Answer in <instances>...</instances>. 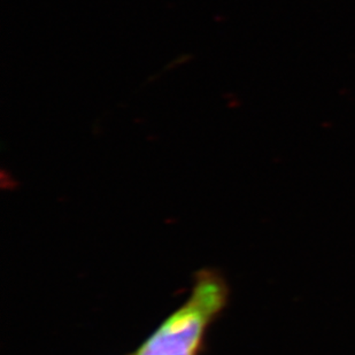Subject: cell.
<instances>
[{"label":"cell","instance_id":"6da1fadb","mask_svg":"<svg viewBox=\"0 0 355 355\" xmlns=\"http://www.w3.org/2000/svg\"><path fill=\"white\" fill-rule=\"evenodd\" d=\"M228 295V285L220 274L200 272L188 302L135 355L199 354L206 329L225 309Z\"/></svg>","mask_w":355,"mask_h":355},{"label":"cell","instance_id":"7a4b0ae2","mask_svg":"<svg viewBox=\"0 0 355 355\" xmlns=\"http://www.w3.org/2000/svg\"><path fill=\"white\" fill-rule=\"evenodd\" d=\"M132 355H135V354H132Z\"/></svg>","mask_w":355,"mask_h":355}]
</instances>
